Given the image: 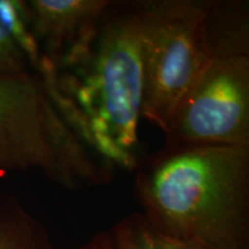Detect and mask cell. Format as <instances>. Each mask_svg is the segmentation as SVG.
<instances>
[{"mask_svg": "<svg viewBox=\"0 0 249 249\" xmlns=\"http://www.w3.org/2000/svg\"><path fill=\"white\" fill-rule=\"evenodd\" d=\"M37 74L90 150L114 171L134 172L143 155L139 140L143 67L134 2L111 1L79 57L55 70L42 55Z\"/></svg>", "mask_w": 249, "mask_h": 249, "instance_id": "1", "label": "cell"}, {"mask_svg": "<svg viewBox=\"0 0 249 249\" xmlns=\"http://www.w3.org/2000/svg\"><path fill=\"white\" fill-rule=\"evenodd\" d=\"M77 249H202L158 231L141 213H134L93 234Z\"/></svg>", "mask_w": 249, "mask_h": 249, "instance_id": "8", "label": "cell"}, {"mask_svg": "<svg viewBox=\"0 0 249 249\" xmlns=\"http://www.w3.org/2000/svg\"><path fill=\"white\" fill-rule=\"evenodd\" d=\"M143 67L142 118L165 133L213 61L201 1H134Z\"/></svg>", "mask_w": 249, "mask_h": 249, "instance_id": "4", "label": "cell"}, {"mask_svg": "<svg viewBox=\"0 0 249 249\" xmlns=\"http://www.w3.org/2000/svg\"><path fill=\"white\" fill-rule=\"evenodd\" d=\"M110 5V0H26L34 35L55 70L85 51Z\"/></svg>", "mask_w": 249, "mask_h": 249, "instance_id": "6", "label": "cell"}, {"mask_svg": "<svg viewBox=\"0 0 249 249\" xmlns=\"http://www.w3.org/2000/svg\"><path fill=\"white\" fill-rule=\"evenodd\" d=\"M201 2L213 58L249 55L248 14L245 5L234 1Z\"/></svg>", "mask_w": 249, "mask_h": 249, "instance_id": "7", "label": "cell"}, {"mask_svg": "<svg viewBox=\"0 0 249 249\" xmlns=\"http://www.w3.org/2000/svg\"><path fill=\"white\" fill-rule=\"evenodd\" d=\"M164 135L165 148L249 144V55L213 59Z\"/></svg>", "mask_w": 249, "mask_h": 249, "instance_id": "5", "label": "cell"}, {"mask_svg": "<svg viewBox=\"0 0 249 249\" xmlns=\"http://www.w3.org/2000/svg\"><path fill=\"white\" fill-rule=\"evenodd\" d=\"M39 171L67 191L108 185L114 170L65 119L35 71L0 75V172Z\"/></svg>", "mask_w": 249, "mask_h": 249, "instance_id": "3", "label": "cell"}, {"mask_svg": "<svg viewBox=\"0 0 249 249\" xmlns=\"http://www.w3.org/2000/svg\"><path fill=\"white\" fill-rule=\"evenodd\" d=\"M0 249H55L44 223L0 188Z\"/></svg>", "mask_w": 249, "mask_h": 249, "instance_id": "9", "label": "cell"}, {"mask_svg": "<svg viewBox=\"0 0 249 249\" xmlns=\"http://www.w3.org/2000/svg\"><path fill=\"white\" fill-rule=\"evenodd\" d=\"M133 173L158 231L202 249H249V144L163 147Z\"/></svg>", "mask_w": 249, "mask_h": 249, "instance_id": "2", "label": "cell"}, {"mask_svg": "<svg viewBox=\"0 0 249 249\" xmlns=\"http://www.w3.org/2000/svg\"><path fill=\"white\" fill-rule=\"evenodd\" d=\"M9 8L11 0H0V75L35 71L9 24Z\"/></svg>", "mask_w": 249, "mask_h": 249, "instance_id": "10", "label": "cell"}]
</instances>
